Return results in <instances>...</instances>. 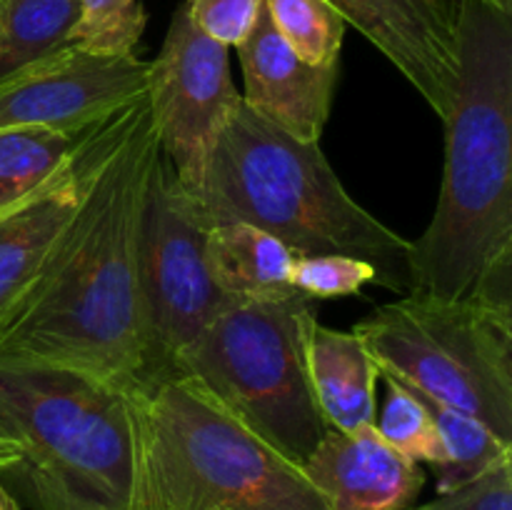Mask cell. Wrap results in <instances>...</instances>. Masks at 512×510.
Masks as SVG:
<instances>
[{"label":"cell","mask_w":512,"mask_h":510,"mask_svg":"<svg viewBox=\"0 0 512 510\" xmlns=\"http://www.w3.org/2000/svg\"><path fill=\"white\" fill-rule=\"evenodd\" d=\"M160 140L148 98L123 123L43 268L0 320L3 363H43L153 388L138 278V238Z\"/></svg>","instance_id":"1"},{"label":"cell","mask_w":512,"mask_h":510,"mask_svg":"<svg viewBox=\"0 0 512 510\" xmlns=\"http://www.w3.org/2000/svg\"><path fill=\"white\" fill-rule=\"evenodd\" d=\"M458 63L443 185L410 248V293L512 313V13L460 0Z\"/></svg>","instance_id":"2"},{"label":"cell","mask_w":512,"mask_h":510,"mask_svg":"<svg viewBox=\"0 0 512 510\" xmlns=\"http://www.w3.org/2000/svg\"><path fill=\"white\" fill-rule=\"evenodd\" d=\"M205 228L245 223L295 255H348L375 265L380 285L410 293L413 243L360 208L318 143H300L245 103L183 185Z\"/></svg>","instance_id":"3"},{"label":"cell","mask_w":512,"mask_h":510,"mask_svg":"<svg viewBox=\"0 0 512 510\" xmlns=\"http://www.w3.org/2000/svg\"><path fill=\"white\" fill-rule=\"evenodd\" d=\"M128 510H330L303 468L178 375L130 393Z\"/></svg>","instance_id":"4"},{"label":"cell","mask_w":512,"mask_h":510,"mask_svg":"<svg viewBox=\"0 0 512 510\" xmlns=\"http://www.w3.org/2000/svg\"><path fill=\"white\" fill-rule=\"evenodd\" d=\"M0 440L35 510H128L130 393L73 368L0 360Z\"/></svg>","instance_id":"5"},{"label":"cell","mask_w":512,"mask_h":510,"mask_svg":"<svg viewBox=\"0 0 512 510\" xmlns=\"http://www.w3.org/2000/svg\"><path fill=\"white\" fill-rule=\"evenodd\" d=\"M313 298L293 293L228 300L180 355L175 378H195L230 415L303 468L325 433L310 380Z\"/></svg>","instance_id":"6"},{"label":"cell","mask_w":512,"mask_h":510,"mask_svg":"<svg viewBox=\"0 0 512 510\" xmlns=\"http://www.w3.org/2000/svg\"><path fill=\"white\" fill-rule=\"evenodd\" d=\"M353 333L380 373L473 415L512 445V313L410 293L375 308Z\"/></svg>","instance_id":"7"},{"label":"cell","mask_w":512,"mask_h":510,"mask_svg":"<svg viewBox=\"0 0 512 510\" xmlns=\"http://www.w3.org/2000/svg\"><path fill=\"white\" fill-rule=\"evenodd\" d=\"M208 230L173 160L158 150L138 238L140 300L153 388L175 378L180 355L230 300L210 278L205 260Z\"/></svg>","instance_id":"8"},{"label":"cell","mask_w":512,"mask_h":510,"mask_svg":"<svg viewBox=\"0 0 512 510\" xmlns=\"http://www.w3.org/2000/svg\"><path fill=\"white\" fill-rule=\"evenodd\" d=\"M228 50L175 10L158 58L148 63V90L160 150L173 160L180 183L198 175L210 145L228 125L243 95L230 78Z\"/></svg>","instance_id":"9"},{"label":"cell","mask_w":512,"mask_h":510,"mask_svg":"<svg viewBox=\"0 0 512 510\" xmlns=\"http://www.w3.org/2000/svg\"><path fill=\"white\" fill-rule=\"evenodd\" d=\"M148 90L138 55H98L68 43L0 80V130L43 128L85 133Z\"/></svg>","instance_id":"10"},{"label":"cell","mask_w":512,"mask_h":510,"mask_svg":"<svg viewBox=\"0 0 512 510\" xmlns=\"http://www.w3.org/2000/svg\"><path fill=\"white\" fill-rule=\"evenodd\" d=\"M348 25L365 35L440 120L458 95L460 0H328Z\"/></svg>","instance_id":"11"},{"label":"cell","mask_w":512,"mask_h":510,"mask_svg":"<svg viewBox=\"0 0 512 510\" xmlns=\"http://www.w3.org/2000/svg\"><path fill=\"white\" fill-rule=\"evenodd\" d=\"M123 110L93 125L68 163L43 188L0 213V320L33 283L50 248L78 210L90 180L118 135Z\"/></svg>","instance_id":"12"},{"label":"cell","mask_w":512,"mask_h":510,"mask_svg":"<svg viewBox=\"0 0 512 510\" xmlns=\"http://www.w3.org/2000/svg\"><path fill=\"white\" fill-rule=\"evenodd\" d=\"M243 103L300 143H318L333 105L338 63L310 65L280 38L265 5L248 38L238 45Z\"/></svg>","instance_id":"13"},{"label":"cell","mask_w":512,"mask_h":510,"mask_svg":"<svg viewBox=\"0 0 512 510\" xmlns=\"http://www.w3.org/2000/svg\"><path fill=\"white\" fill-rule=\"evenodd\" d=\"M303 473L330 510H408L425 485L420 463L385 443L375 425L330 428Z\"/></svg>","instance_id":"14"},{"label":"cell","mask_w":512,"mask_h":510,"mask_svg":"<svg viewBox=\"0 0 512 510\" xmlns=\"http://www.w3.org/2000/svg\"><path fill=\"white\" fill-rule=\"evenodd\" d=\"M308 360L315 398L330 428L350 433L378 423L375 385L380 370L353 330L345 333L315 323Z\"/></svg>","instance_id":"15"},{"label":"cell","mask_w":512,"mask_h":510,"mask_svg":"<svg viewBox=\"0 0 512 510\" xmlns=\"http://www.w3.org/2000/svg\"><path fill=\"white\" fill-rule=\"evenodd\" d=\"M298 255L265 230L245 223L213 225L205 260L215 288L230 300H263L293 293L290 275Z\"/></svg>","instance_id":"16"},{"label":"cell","mask_w":512,"mask_h":510,"mask_svg":"<svg viewBox=\"0 0 512 510\" xmlns=\"http://www.w3.org/2000/svg\"><path fill=\"white\" fill-rule=\"evenodd\" d=\"M78 0H0V80L70 43Z\"/></svg>","instance_id":"17"},{"label":"cell","mask_w":512,"mask_h":510,"mask_svg":"<svg viewBox=\"0 0 512 510\" xmlns=\"http://www.w3.org/2000/svg\"><path fill=\"white\" fill-rule=\"evenodd\" d=\"M85 133L43 125L0 130V213L43 188L68 163Z\"/></svg>","instance_id":"18"},{"label":"cell","mask_w":512,"mask_h":510,"mask_svg":"<svg viewBox=\"0 0 512 510\" xmlns=\"http://www.w3.org/2000/svg\"><path fill=\"white\" fill-rule=\"evenodd\" d=\"M418 398L428 408L430 418L438 428L440 443H443V463L435 465V470H438V493H448L458 485L470 483V480H475L485 470H490L500 460L512 455V445L503 443L478 418L438 403V400L425 398V395H418Z\"/></svg>","instance_id":"19"},{"label":"cell","mask_w":512,"mask_h":510,"mask_svg":"<svg viewBox=\"0 0 512 510\" xmlns=\"http://www.w3.org/2000/svg\"><path fill=\"white\" fill-rule=\"evenodd\" d=\"M280 38L310 65H333L340 58L348 23L328 0H263Z\"/></svg>","instance_id":"20"},{"label":"cell","mask_w":512,"mask_h":510,"mask_svg":"<svg viewBox=\"0 0 512 510\" xmlns=\"http://www.w3.org/2000/svg\"><path fill=\"white\" fill-rule=\"evenodd\" d=\"M380 375L388 385V398H385L380 423H375V428L383 435L385 443L393 445L413 463H428L433 468L443 463V443L423 400L393 375Z\"/></svg>","instance_id":"21"},{"label":"cell","mask_w":512,"mask_h":510,"mask_svg":"<svg viewBox=\"0 0 512 510\" xmlns=\"http://www.w3.org/2000/svg\"><path fill=\"white\" fill-rule=\"evenodd\" d=\"M78 20L68 40L98 55H133L148 13L140 0H78Z\"/></svg>","instance_id":"22"},{"label":"cell","mask_w":512,"mask_h":510,"mask_svg":"<svg viewBox=\"0 0 512 510\" xmlns=\"http://www.w3.org/2000/svg\"><path fill=\"white\" fill-rule=\"evenodd\" d=\"M368 283H380L378 268L348 255H298L290 275V285L308 298L358 295Z\"/></svg>","instance_id":"23"},{"label":"cell","mask_w":512,"mask_h":510,"mask_svg":"<svg viewBox=\"0 0 512 510\" xmlns=\"http://www.w3.org/2000/svg\"><path fill=\"white\" fill-rule=\"evenodd\" d=\"M410 510H512V455L470 483Z\"/></svg>","instance_id":"24"},{"label":"cell","mask_w":512,"mask_h":510,"mask_svg":"<svg viewBox=\"0 0 512 510\" xmlns=\"http://www.w3.org/2000/svg\"><path fill=\"white\" fill-rule=\"evenodd\" d=\"M190 20L225 48H238L258 20L263 0H185Z\"/></svg>","instance_id":"25"},{"label":"cell","mask_w":512,"mask_h":510,"mask_svg":"<svg viewBox=\"0 0 512 510\" xmlns=\"http://www.w3.org/2000/svg\"><path fill=\"white\" fill-rule=\"evenodd\" d=\"M18 458V448H15L13 443H8V440H0V475L8 473V470L18 463Z\"/></svg>","instance_id":"26"},{"label":"cell","mask_w":512,"mask_h":510,"mask_svg":"<svg viewBox=\"0 0 512 510\" xmlns=\"http://www.w3.org/2000/svg\"><path fill=\"white\" fill-rule=\"evenodd\" d=\"M0 510H20L15 498L8 493V488H5L3 483H0Z\"/></svg>","instance_id":"27"},{"label":"cell","mask_w":512,"mask_h":510,"mask_svg":"<svg viewBox=\"0 0 512 510\" xmlns=\"http://www.w3.org/2000/svg\"><path fill=\"white\" fill-rule=\"evenodd\" d=\"M483 3L493 5V8L503 10V13H512V0H483Z\"/></svg>","instance_id":"28"},{"label":"cell","mask_w":512,"mask_h":510,"mask_svg":"<svg viewBox=\"0 0 512 510\" xmlns=\"http://www.w3.org/2000/svg\"><path fill=\"white\" fill-rule=\"evenodd\" d=\"M408 510H410V508H408Z\"/></svg>","instance_id":"29"}]
</instances>
